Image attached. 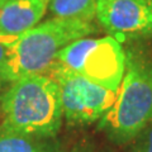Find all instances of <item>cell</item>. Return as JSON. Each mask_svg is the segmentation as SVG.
I'll use <instances>...</instances> for the list:
<instances>
[{
	"label": "cell",
	"instance_id": "obj_4",
	"mask_svg": "<svg viewBox=\"0 0 152 152\" xmlns=\"http://www.w3.org/2000/svg\"><path fill=\"white\" fill-rule=\"evenodd\" d=\"M56 61L113 91L118 90L126 72V55L112 36L75 41L57 55Z\"/></svg>",
	"mask_w": 152,
	"mask_h": 152
},
{
	"label": "cell",
	"instance_id": "obj_13",
	"mask_svg": "<svg viewBox=\"0 0 152 152\" xmlns=\"http://www.w3.org/2000/svg\"><path fill=\"white\" fill-rule=\"evenodd\" d=\"M0 89H1V79H0Z\"/></svg>",
	"mask_w": 152,
	"mask_h": 152
},
{
	"label": "cell",
	"instance_id": "obj_10",
	"mask_svg": "<svg viewBox=\"0 0 152 152\" xmlns=\"http://www.w3.org/2000/svg\"><path fill=\"white\" fill-rule=\"evenodd\" d=\"M137 138L134 152H152V122L142 131Z\"/></svg>",
	"mask_w": 152,
	"mask_h": 152
},
{
	"label": "cell",
	"instance_id": "obj_7",
	"mask_svg": "<svg viewBox=\"0 0 152 152\" xmlns=\"http://www.w3.org/2000/svg\"><path fill=\"white\" fill-rule=\"evenodd\" d=\"M48 9V0H8L0 7V34L19 36L36 27Z\"/></svg>",
	"mask_w": 152,
	"mask_h": 152
},
{
	"label": "cell",
	"instance_id": "obj_1",
	"mask_svg": "<svg viewBox=\"0 0 152 152\" xmlns=\"http://www.w3.org/2000/svg\"><path fill=\"white\" fill-rule=\"evenodd\" d=\"M0 129L29 137H51L58 132L64 113L57 84L45 74H32L12 81L1 99Z\"/></svg>",
	"mask_w": 152,
	"mask_h": 152
},
{
	"label": "cell",
	"instance_id": "obj_5",
	"mask_svg": "<svg viewBox=\"0 0 152 152\" xmlns=\"http://www.w3.org/2000/svg\"><path fill=\"white\" fill-rule=\"evenodd\" d=\"M45 75L57 84L62 113L70 124H90L100 119L117 99V91L90 81L55 61Z\"/></svg>",
	"mask_w": 152,
	"mask_h": 152
},
{
	"label": "cell",
	"instance_id": "obj_12",
	"mask_svg": "<svg viewBox=\"0 0 152 152\" xmlns=\"http://www.w3.org/2000/svg\"><path fill=\"white\" fill-rule=\"evenodd\" d=\"M7 1H8V0H0V7H1L4 3H7Z\"/></svg>",
	"mask_w": 152,
	"mask_h": 152
},
{
	"label": "cell",
	"instance_id": "obj_9",
	"mask_svg": "<svg viewBox=\"0 0 152 152\" xmlns=\"http://www.w3.org/2000/svg\"><path fill=\"white\" fill-rule=\"evenodd\" d=\"M0 152H43L33 137L0 129Z\"/></svg>",
	"mask_w": 152,
	"mask_h": 152
},
{
	"label": "cell",
	"instance_id": "obj_6",
	"mask_svg": "<svg viewBox=\"0 0 152 152\" xmlns=\"http://www.w3.org/2000/svg\"><path fill=\"white\" fill-rule=\"evenodd\" d=\"M95 17L118 42L152 37V0H96Z\"/></svg>",
	"mask_w": 152,
	"mask_h": 152
},
{
	"label": "cell",
	"instance_id": "obj_2",
	"mask_svg": "<svg viewBox=\"0 0 152 152\" xmlns=\"http://www.w3.org/2000/svg\"><path fill=\"white\" fill-rule=\"evenodd\" d=\"M95 32L91 22L80 19L52 18L15 37L8 52L3 81L22 76L45 74L57 55L70 43Z\"/></svg>",
	"mask_w": 152,
	"mask_h": 152
},
{
	"label": "cell",
	"instance_id": "obj_11",
	"mask_svg": "<svg viewBox=\"0 0 152 152\" xmlns=\"http://www.w3.org/2000/svg\"><path fill=\"white\" fill-rule=\"evenodd\" d=\"M17 36H3L0 34V79L3 81V75L5 72L7 61H8V52L9 46L15 39Z\"/></svg>",
	"mask_w": 152,
	"mask_h": 152
},
{
	"label": "cell",
	"instance_id": "obj_8",
	"mask_svg": "<svg viewBox=\"0 0 152 152\" xmlns=\"http://www.w3.org/2000/svg\"><path fill=\"white\" fill-rule=\"evenodd\" d=\"M53 18L91 22L96 15V0H48Z\"/></svg>",
	"mask_w": 152,
	"mask_h": 152
},
{
	"label": "cell",
	"instance_id": "obj_3",
	"mask_svg": "<svg viewBox=\"0 0 152 152\" xmlns=\"http://www.w3.org/2000/svg\"><path fill=\"white\" fill-rule=\"evenodd\" d=\"M151 122L152 64L138 57H128L117 99L100 118L99 129L115 143H126L134 140Z\"/></svg>",
	"mask_w": 152,
	"mask_h": 152
}]
</instances>
